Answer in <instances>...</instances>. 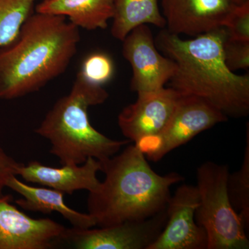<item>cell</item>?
Returning <instances> with one entry per match:
<instances>
[{"mask_svg": "<svg viewBox=\"0 0 249 249\" xmlns=\"http://www.w3.org/2000/svg\"><path fill=\"white\" fill-rule=\"evenodd\" d=\"M109 93L77 74L71 91L54 104L35 132L51 143L50 153L62 165H81L88 158L103 163L130 141L113 140L90 123L88 108L106 102Z\"/></svg>", "mask_w": 249, "mask_h": 249, "instance_id": "cell-4", "label": "cell"}, {"mask_svg": "<svg viewBox=\"0 0 249 249\" xmlns=\"http://www.w3.org/2000/svg\"><path fill=\"white\" fill-rule=\"evenodd\" d=\"M101 163L106 178L88 199V213L99 227L160 213L166 208L171 187L183 180L178 173H156L135 144Z\"/></svg>", "mask_w": 249, "mask_h": 249, "instance_id": "cell-3", "label": "cell"}, {"mask_svg": "<svg viewBox=\"0 0 249 249\" xmlns=\"http://www.w3.org/2000/svg\"><path fill=\"white\" fill-rule=\"evenodd\" d=\"M235 6L229 0H161L167 30L192 37L225 27Z\"/></svg>", "mask_w": 249, "mask_h": 249, "instance_id": "cell-12", "label": "cell"}, {"mask_svg": "<svg viewBox=\"0 0 249 249\" xmlns=\"http://www.w3.org/2000/svg\"><path fill=\"white\" fill-rule=\"evenodd\" d=\"M227 35L222 27L185 40L163 29L155 43L176 65L170 88L204 100L228 118L244 117L249 112V75L236 74L226 65Z\"/></svg>", "mask_w": 249, "mask_h": 249, "instance_id": "cell-1", "label": "cell"}, {"mask_svg": "<svg viewBox=\"0 0 249 249\" xmlns=\"http://www.w3.org/2000/svg\"><path fill=\"white\" fill-rule=\"evenodd\" d=\"M229 167L213 161L196 169L199 205L195 218L207 235V249H248L249 240L239 214L232 207L227 182Z\"/></svg>", "mask_w": 249, "mask_h": 249, "instance_id": "cell-5", "label": "cell"}, {"mask_svg": "<svg viewBox=\"0 0 249 249\" xmlns=\"http://www.w3.org/2000/svg\"><path fill=\"white\" fill-rule=\"evenodd\" d=\"M6 187L22 196L16 201L22 209L44 214L58 213L73 227L89 229L96 226V221L89 213H83L67 206L64 201V193L53 188L29 186L19 181L16 175L11 177Z\"/></svg>", "mask_w": 249, "mask_h": 249, "instance_id": "cell-14", "label": "cell"}, {"mask_svg": "<svg viewBox=\"0 0 249 249\" xmlns=\"http://www.w3.org/2000/svg\"><path fill=\"white\" fill-rule=\"evenodd\" d=\"M229 118L204 100L191 95L178 98L169 122L160 133L145 137L136 145L147 160L158 161L201 132Z\"/></svg>", "mask_w": 249, "mask_h": 249, "instance_id": "cell-6", "label": "cell"}, {"mask_svg": "<svg viewBox=\"0 0 249 249\" xmlns=\"http://www.w3.org/2000/svg\"><path fill=\"white\" fill-rule=\"evenodd\" d=\"M198 205L196 186L183 184L178 187L165 208L164 229L148 249H207L206 232L195 218Z\"/></svg>", "mask_w": 249, "mask_h": 249, "instance_id": "cell-9", "label": "cell"}, {"mask_svg": "<svg viewBox=\"0 0 249 249\" xmlns=\"http://www.w3.org/2000/svg\"><path fill=\"white\" fill-rule=\"evenodd\" d=\"M99 171H101V162L93 158H88L81 165H62L61 168L47 166L33 160L27 165L22 163L18 175L27 182L72 195L80 190L89 193L97 191L101 183L97 178Z\"/></svg>", "mask_w": 249, "mask_h": 249, "instance_id": "cell-13", "label": "cell"}, {"mask_svg": "<svg viewBox=\"0 0 249 249\" xmlns=\"http://www.w3.org/2000/svg\"><path fill=\"white\" fill-rule=\"evenodd\" d=\"M78 73L87 81L103 86L114 76V62L107 54L102 52L91 53L83 60Z\"/></svg>", "mask_w": 249, "mask_h": 249, "instance_id": "cell-19", "label": "cell"}, {"mask_svg": "<svg viewBox=\"0 0 249 249\" xmlns=\"http://www.w3.org/2000/svg\"><path fill=\"white\" fill-rule=\"evenodd\" d=\"M224 28L229 37L236 40L249 41V3L236 6L228 18Z\"/></svg>", "mask_w": 249, "mask_h": 249, "instance_id": "cell-21", "label": "cell"}, {"mask_svg": "<svg viewBox=\"0 0 249 249\" xmlns=\"http://www.w3.org/2000/svg\"><path fill=\"white\" fill-rule=\"evenodd\" d=\"M114 0H43L35 12L63 16L78 29H105L114 16Z\"/></svg>", "mask_w": 249, "mask_h": 249, "instance_id": "cell-15", "label": "cell"}, {"mask_svg": "<svg viewBox=\"0 0 249 249\" xmlns=\"http://www.w3.org/2000/svg\"><path fill=\"white\" fill-rule=\"evenodd\" d=\"M137 94V101L124 107L118 116L121 132L134 143L164 129L181 96L171 88Z\"/></svg>", "mask_w": 249, "mask_h": 249, "instance_id": "cell-10", "label": "cell"}, {"mask_svg": "<svg viewBox=\"0 0 249 249\" xmlns=\"http://www.w3.org/2000/svg\"><path fill=\"white\" fill-rule=\"evenodd\" d=\"M228 193L232 207L242 219L247 230L249 227V132L247 129L243 163L240 170L229 174Z\"/></svg>", "mask_w": 249, "mask_h": 249, "instance_id": "cell-18", "label": "cell"}, {"mask_svg": "<svg viewBox=\"0 0 249 249\" xmlns=\"http://www.w3.org/2000/svg\"><path fill=\"white\" fill-rule=\"evenodd\" d=\"M80 40L79 29L66 18L31 15L14 41L0 48V100L36 92L60 76Z\"/></svg>", "mask_w": 249, "mask_h": 249, "instance_id": "cell-2", "label": "cell"}, {"mask_svg": "<svg viewBox=\"0 0 249 249\" xmlns=\"http://www.w3.org/2000/svg\"><path fill=\"white\" fill-rule=\"evenodd\" d=\"M165 209L145 220L129 221L100 229H65L55 246L78 249H148L163 231Z\"/></svg>", "mask_w": 249, "mask_h": 249, "instance_id": "cell-7", "label": "cell"}, {"mask_svg": "<svg viewBox=\"0 0 249 249\" xmlns=\"http://www.w3.org/2000/svg\"><path fill=\"white\" fill-rule=\"evenodd\" d=\"M36 0H0V48L18 37L28 18L34 14Z\"/></svg>", "mask_w": 249, "mask_h": 249, "instance_id": "cell-17", "label": "cell"}, {"mask_svg": "<svg viewBox=\"0 0 249 249\" xmlns=\"http://www.w3.org/2000/svg\"><path fill=\"white\" fill-rule=\"evenodd\" d=\"M111 34L123 41L134 28L152 24L163 29L166 22L159 7L158 0H114Z\"/></svg>", "mask_w": 249, "mask_h": 249, "instance_id": "cell-16", "label": "cell"}, {"mask_svg": "<svg viewBox=\"0 0 249 249\" xmlns=\"http://www.w3.org/2000/svg\"><path fill=\"white\" fill-rule=\"evenodd\" d=\"M123 42L122 53L130 64V88L137 93L165 88L176 70L171 59L162 55L147 24L134 28Z\"/></svg>", "mask_w": 249, "mask_h": 249, "instance_id": "cell-8", "label": "cell"}, {"mask_svg": "<svg viewBox=\"0 0 249 249\" xmlns=\"http://www.w3.org/2000/svg\"><path fill=\"white\" fill-rule=\"evenodd\" d=\"M224 61L232 71L249 68V41L236 40L227 35L223 42Z\"/></svg>", "mask_w": 249, "mask_h": 249, "instance_id": "cell-20", "label": "cell"}, {"mask_svg": "<svg viewBox=\"0 0 249 249\" xmlns=\"http://www.w3.org/2000/svg\"><path fill=\"white\" fill-rule=\"evenodd\" d=\"M22 163L16 161L0 147V198L5 196L4 189L12 176H17L18 169Z\"/></svg>", "mask_w": 249, "mask_h": 249, "instance_id": "cell-22", "label": "cell"}, {"mask_svg": "<svg viewBox=\"0 0 249 249\" xmlns=\"http://www.w3.org/2000/svg\"><path fill=\"white\" fill-rule=\"evenodd\" d=\"M235 6H241L249 3V0H229Z\"/></svg>", "mask_w": 249, "mask_h": 249, "instance_id": "cell-23", "label": "cell"}, {"mask_svg": "<svg viewBox=\"0 0 249 249\" xmlns=\"http://www.w3.org/2000/svg\"><path fill=\"white\" fill-rule=\"evenodd\" d=\"M12 196L0 198V249H47L65 230L49 218L34 219L11 204Z\"/></svg>", "mask_w": 249, "mask_h": 249, "instance_id": "cell-11", "label": "cell"}]
</instances>
